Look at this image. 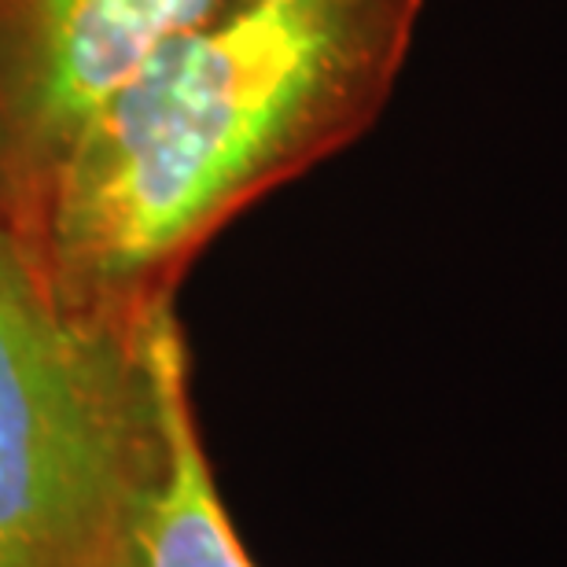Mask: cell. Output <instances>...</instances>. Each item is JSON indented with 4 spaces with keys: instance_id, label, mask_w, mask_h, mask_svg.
<instances>
[{
    "instance_id": "obj_1",
    "label": "cell",
    "mask_w": 567,
    "mask_h": 567,
    "mask_svg": "<svg viewBox=\"0 0 567 567\" xmlns=\"http://www.w3.org/2000/svg\"><path fill=\"white\" fill-rule=\"evenodd\" d=\"M427 0H214L78 137L19 244L63 313L144 336L225 225L377 126Z\"/></svg>"
},
{
    "instance_id": "obj_2",
    "label": "cell",
    "mask_w": 567,
    "mask_h": 567,
    "mask_svg": "<svg viewBox=\"0 0 567 567\" xmlns=\"http://www.w3.org/2000/svg\"><path fill=\"white\" fill-rule=\"evenodd\" d=\"M192 405L177 310L152 332L63 313L0 229V567H107Z\"/></svg>"
},
{
    "instance_id": "obj_3",
    "label": "cell",
    "mask_w": 567,
    "mask_h": 567,
    "mask_svg": "<svg viewBox=\"0 0 567 567\" xmlns=\"http://www.w3.org/2000/svg\"><path fill=\"white\" fill-rule=\"evenodd\" d=\"M214 0H0V229L22 244L96 111Z\"/></svg>"
},
{
    "instance_id": "obj_4",
    "label": "cell",
    "mask_w": 567,
    "mask_h": 567,
    "mask_svg": "<svg viewBox=\"0 0 567 567\" xmlns=\"http://www.w3.org/2000/svg\"><path fill=\"white\" fill-rule=\"evenodd\" d=\"M107 567H255L221 502L196 402L177 421L163 483Z\"/></svg>"
}]
</instances>
